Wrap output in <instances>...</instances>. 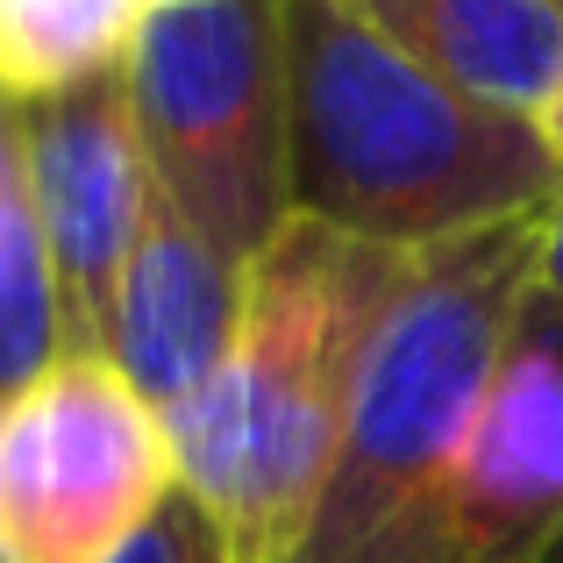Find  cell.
Here are the masks:
<instances>
[{
    "label": "cell",
    "instance_id": "2",
    "mask_svg": "<svg viewBox=\"0 0 563 563\" xmlns=\"http://www.w3.org/2000/svg\"><path fill=\"white\" fill-rule=\"evenodd\" d=\"M399 264L407 250L357 243L307 214L250 257L229 357L165 421L179 485L214 514L235 563H292L300 550Z\"/></svg>",
    "mask_w": 563,
    "mask_h": 563
},
{
    "label": "cell",
    "instance_id": "7",
    "mask_svg": "<svg viewBox=\"0 0 563 563\" xmlns=\"http://www.w3.org/2000/svg\"><path fill=\"white\" fill-rule=\"evenodd\" d=\"M563 536V314L528 286L442 485V563H542Z\"/></svg>",
    "mask_w": 563,
    "mask_h": 563
},
{
    "label": "cell",
    "instance_id": "12",
    "mask_svg": "<svg viewBox=\"0 0 563 563\" xmlns=\"http://www.w3.org/2000/svg\"><path fill=\"white\" fill-rule=\"evenodd\" d=\"M536 286L556 300V314H563V192L550 207H542V250H536Z\"/></svg>",
    "mask_w": 563,
    "mask_h": 563
},
{
    "label": "cell",
    "instance_id": "15",
    "mask_svg": "<svg viewBox=\"0 0 563 563\" xmlns=\"http://www.w3.org/2000/svg\"><path fill=\"white\" fill-rule=\"evenodd\" d=\"M0 563H8V556H0Z\"/></svg>",
    "mask_w": 563,
    "mask_h": 563
},
{
    "label": "cell",
    "instance_id": "14",
    "mask_svg": "<svg viewBox=\"0 0 563 563\" xmlns=\"http://www.w3.org/2000/svg\"><path fill=\"white\" fill-rule=\"evenodd\" d=\"M542 563H563V536H556V550H550V556H542Z\"/></svg>",
    "mask_w": 563,
    "mask_h": 563
},
{
    "label": "cell",
    "instance_id": "13",
    "mask_svg": "<svg viewBox=\"0 0 563 563\" xmlns=\"http://www.w3.org/2000/svg\"><path fill=\"white\" fill-rule=\"evenodd\" d=\"M536 129H542V143H550V157L563 165V71H556V86L542 93V108H536Z\"/></svg>",
    "mask_w": 563,
    "mask_h": 563
},
{
    "label": "cell",
    "instance_id": "10",
    "mask_svg": "<svg viewBox=\"0 0 563 563\" xmlns=\"http://www.w3.org/2000/svg\"><path fill=\"white\" fill-rule=\"evenodd\" d=\"M57 350H65V329H57L51 257H43L22 179V100L0 86V399L22 393Z\"/></svg>",
    "mask_w": 563,
    "mask_h": 563
},
{
    "label": "cell",
    "instance_id": "3",
    "mask_svg": "<svg viewBox=\"0 0 563 563\" xmlns=\"http://www.w3.org/2000/svg\"><path fill=\"white\" fill-rule=\"evenodd\" d=\"M536 250L542 214L407 250L292 563H442V485L536 286Z\"/></svg>",
    "mask_w": 563,
    "mask_h": 563
},
{
    "label": "cell",
    "instance_id": "1",
    "mask_svg": "<svg viewBox=\"0 0 563 563\" xmlns=\"http://www.w3.org/2000/svg\"><path fill=\"white\" fill-rule=\"evenodd\" d=\"M292 214L378 250L528 221L563 192L536 114L421 71L350 0H286Z\"/></svg>",
    "mask_w": 563,
    "mask_h": 563
},
{
    "label": "cell",
    "instance_id": "8",
    "mask_svg": "<svg viewBox=\"0 0 563 563\" xmlns=\"http://www.w3.org/2000/svg\"><path fill=\"white\" fill-rule=\"evenodd\" d=\"M243 272L221 243H207L179 207L157 192L143 235L122 264L108 314V357L157 413H179L200 399V385L221 372L243 321Z\"/></svg>",
    "mask_w": 563,
    "mask_h": 563
},
{
    "label": "cell",
    "instance_id": "5",
    "mask_svg": "<svg viewBox=\"0 0 563 563\" xmlns=\"http://www.w3.org/2000/svg\"><path fill=\"white\" fill-rule=\"evenodd\" d=\"M179 493L172 428L122 364L57 350L0 399V556L108 563Z\"/></svg>",
    "mask_w": 563,
    "mask_h": 563
},
{
    "label": "cell",
    "instance_id": "9",
    "mask_svg": "<svg viewBox=\"0 0 563 563\" xmlns=\"http://www.w3.org/2000/svg\"><path fill=\"white\" fill-rule=\"evenodd\" d=\"M456 93L536 114L563 71V0H350Z\"/></svg>",
    "mask_w": 563,
    "mask_h": 563
},
{
    "label": "cell",
    "instance_id": "6",
    "mask_svg": "<svg viewBox=\"0 0 563 563\" xmlns=\"http://www.w3.org/2000/svg\"><path fill=\"white\" fill-rule=\"evenodd\" d=\"M14 100H22V179L29 207H36L43 257H51L57 329H65V350L108 357L114 286H122V264L157 200L136 108H129L122 51Z\"/></svg>",
    "mask_w": 563,
    "mask_h": 563
},
{
    "label": "cell",
    "instance_id": "4",
    "mask_svg": "<svg viewBox=\"0 0 563 563\" xmlns=\"http://www.w3.org/2000/svg\"><path fill=\"white\" fill-rule=\"evenodd\" d=\"M122 79L157 192L250 264L292 221L286 0H143Z\"/></svg>",
    "mask_w": 563,
    "mask_h": 563
},
{
    "label": "cell",
    "instance_id": "11",
    "mask_svg": "<svg viewBox=\"0 0 563 563\" xmlns=\"http://www.w3.org/2000/svg\"><path fill=\"white\" fill-rule=\"evenodd\" d=\"M108 563H235V556H229V542H221L214 514L179 485V493H172Z\"/></svg>",
    "mask_w": 563,
    "mask_h": 563
}]
</instances>
